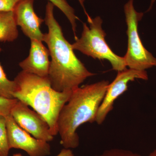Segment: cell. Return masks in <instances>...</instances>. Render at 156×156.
<instances>
[{"mask_svg":"<svg viewBox=\"0 0 156 156\" xmlns=\"http://www.w3.org/2000/svg\"><path fill=\"white\" fill-rule=\"evenodd\" d=\"M54 5L48 2L44 21L48 32L44 34L51 56L48 78L52 88L57 92L72 91L80 87L87 78L94 76L78 59L72 44L65 39L61 26L54 16Z\"/></svg>","mask_w":156,"mask_h":156,"instance_id":"1","label":"cell"},{"mask_svg":"<svg viewBox=\"0 0 156 156\" xmlns=\"http://www.w3.org/2000/svg\"><path fill=\"white\" fill-rule=\"evenodd\" d=\"M13 156H23L20 154H15ZM56 156H74L72 151L69 149L63 148Z\"/></svg>","mask_w":156,"mask_h":156,"instance_id":"18","label":"cell"},{"mask_svg":"<svg viewBox=\"0 0 156 156\" xmlns=\"http://www.w3.org/2000/svg\"><path fill=\"white\" fill-rule=\"evenodd\" d=\"M9 146L6 126V118L0 116V156H9Z\"/></svg>","mask_w":156,"mask_h":156,"instance_id":"14","label":"cell"},{"mask_svg":"<svg viewBox=\"0 0 156 156\" xmlns=\"http://www.w3.org/2000/svg\"><path fill=\"white\" fill-rule=\"evenodd\" d=\"M109 84L108 81L102 80L73 90L57 121L60 144L64 148L75 149L80 145L77 130L84 123L95 122Z\"/></svg>","mask_w":156,"mask_h":156,"instance_id":"2","label":"cell"},{"mask_svg":"<svg viewBox=\"0 0 156 156\" xmlns=\"http://www.w3.org/2000/svg\"><path fill=\"white\" fill-rule=\"evenodd\" d=\"M11 115L20 127L35 138L48 142L53 140L54 136L46 120L25 103L17 100Z\"/></svg>","mask_w":156,"mask_h":156,"instance_id":"8","label":"cell"},{"mask_svg":"<svg viewBox=\"0 0 156 156\" xmlns=\"http://www.w3.org/2000/svg\"><path fill=\"white\" fill-rule=\"evenodd\" d=\"M95 156H142L131 151L122 149L114 148L107 150L100 154Z\"/></svg>","mask_w":156,"mask_h":156,"instance_id":"16","label":"cell"},{"mask_svg":"<svg viewBox=\"0 0 156 156\" xmlns=\"http://www.w3.org/2000/svg\"><path fill=\"white\" fill-rule=\"evenodd\" d=\"M2 49L0 48V52ZM16 88L15 81L10 80L8 78L0 63V97L13 99V94Z\"/></svg>","mask_w":156,"mask_h":156,"instance_id":"12","label":"cell"},{"mask_svg":"<svg viewBox=\"0 0 156 156\" xmlns=\"http://www.w3.org/2000/svg\"><path fill=\"white\" fill-rule=\"evenodd\" d=\"M34 0H24L14 9L15 21L23 32L31 40L44 41V34L40 27L44 20L39 17L34 9Z\"/></svg>","mask_w":156,"mask_h":156,"instance_id":"9","label":"cell"},{"mask_svg":"<svg viewBox=\"0 0 156 156\" xmlns=\"http://www.w3.org/2000/svg\"><path fill=\"white\" fill-rule=\"evenodd\" d=\"M78 1H79V2H80V3L81 5H82V7H83V8L84 12H85V14H86V15H87V16H89V15H88V14H87V11H86V9H85V7H84V0H78Z\"/></svg>","mask_w":156,"mask_h":156,"instance_id":"19","label":"cell"},{"mask_svg":"<svg viewBox=\"0 0 156 156\" xmlns=\"http://www.w3.org/2000/svg\"><path fill=\"white\" fill-rule=\"evenodd\" d=\"M148 156H156V149L154 151H153Z\"/></svg>","mask_w":156,"mask_h":156,"instance_id":"21","label":"cell"},{"mask_svg":"<svg viewBox=\"0 0 156 156\" xmlns=\"http://www.w3.org/2000/svg\"><path fill=\"white\" fill-rule=\"evenodd\" d=\"M28 57L19 63L23 71L42 77H48L50 61V52L42 41L31 40Z\"/></svg>","mask_w":156,"mask_h":156,"instance_id":"10","label":"cell"},{"mask_svg":"<svg viewBox=\"0 0 156 156\" xmlns=\"http://www.w3.org/2000/svg\"><path fill=\"white\" fill-rule=\"evenodd\" d=\"M134 0H129L124 6L127 25L128 49L124 56L126 66L129 69L146 71L156 67V58L144 46L138 31V23L144 14L134 9Z\"/></svg>","mask_w":156,"mask_h":156,"instance_id":"5","label":"cell"},{"mask_svg":"<svg viewBox=\"0 0 156 156\" xmlns=\"http://www.w3.org/2000/svg\"><path fill=\"white\" fill-rule=\"evenodd\" d=\"M136 79L147 80L148 76L146 71L126 69L118 72L115 80L109 84L106 93L98 112L95 122L101 125L105 121L108 114L113 109L115 101L127 91L128 83Z\"/></svg>","mask_w":156,"mask_h":156,"instance_id":"6","label":"cell"},{"mask_svg":"<svg viewBox=\"0 0 156 156\" xmlns=\"http://www.w3.org/2000/svg\"><path fill=\"white\" fill-rule=\"evenodd\" d=\"M49 2L53 3L54 6L61 10L65 15L72 27L75 38V39L77 38L76 35L77 27L76 21L79 18L76 16L74 9L70 5L66 0H49Z\"/></svg>","mask_w":156,"mask_h":156,"instance_id":"13","label":"cell"},{"mask_svg":"<svg viewBox=\"0 0 156 156\" xmlns=\"http://www.w3.org/2000/svg\"><path fill=\"white\" fill-rule=\"evenodd\" d=\"M14 81L16 84L14 98L32 108L46 120L53 136L57 135L58 116L73 90L57 92L52 88L48 77H42L23 71Z\"/></svg>","mask_w":156,"mask_h":156,"instance_id":"3","label":"cell"},{"mask_svg":"<svg viewBox=\"0 0 156 156\" xmlns=\"http://www.w3.org/2000/svg\"><path fill=\"white\" fill-rule=\"evenodd\" d=\"M17 100L0 97V116L7 117L11 115V110Z\"/></svg>","mask_w":156,"mask_h":156,"instance_id":"15","label":"cell"},{"mask_svg":"<svg viewBox=\"0 0 156 156\" xmlns=\"http://www.w3.org/2000/svg\"><path fill=\"white\" fill-rule=\"evenodd\" d=\"M8 142L10 148L25 151L30 156H47L51 153L48 142L37 139L22 129L11 115L5 117Z\"/></svg>","mask_w":156,"mask_h":156,"instance_id":"7","label":"cell"},{"mask_svg":"<svg viewBox=\"0 0 156 156\" xmlns=\"http://www.w3.org/2000/svg\"><path fill=\"white\" fill-rule=\"evenodd\" d=\"M89 26L83 24V30L80 39L72 44L73 50L80 51L87 56L98 59H106L111 64L113 69L118 72L127 69L124 57L115 54L105 40L106 36L102 29V20L100 17L87 18Z\"/></svg>","mask_w":156,"mask_h":156,"instance_id":"4","label":"cell"},{"mask_svg":"<svg viewBox=\"0 0 156 156\" xmlns=\"http://www.w3.org/2000/svg\"><path fill=\"white\" fill-rule=\"evenodd\" d=\"M14 11L0 12V42H11L18 36Z\"/></svg>","mask_w":156,"mask_h":156,"instance_id":"11","label":"cell"},{"mask_svg":"<svg viewBox=\"0 0 156 156\" xmlns=\"http://www.w3.org/2000/svg\"><path fill=\"white\" fill-rule=\"evenodd\" d=\"M155 1L156 0H151V1L150 6L149 8L148 9L147 11V12H148V11H150L151 10L153 6L154 3Z\"/></svg>","mask_w":156,"mask_h":156,"instance_id":"20","label":"cell"},{"mask_svg":"<svg viewBox=\"0 0 156 156\" xmlns=\"http://www.w3.org/2000/svg\"></svg>","mask_w":156,"mask_h":156,"instance_id":"22","label":"cell"},{"mask_svg":"<svg viewBox=\"0 0 156 156\" xmlns=\"http://www.w3.org/2000/svg\"><path fill=\"white\" fill-rule=\"evenodd\" d=\"M24 0H0V12L14 11L16 6Z\"/></svg>","mask_w":156,"mask_h":156,"instance_id":"17","label":"cell"}]
</instances>
